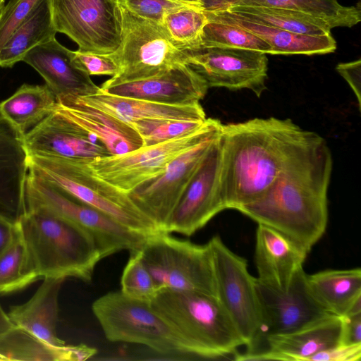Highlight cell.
I'll use <instances>...</instances> for the list:
<instances>
[{
  "label": "cell",
  "mask_w": 361,
  "mask_h": 361,
  "mask_svg": "<svg viewBox=\"0 0 361 361\" xmlns=\"http://www.w3.org/2000/svg\"><path fill=\"white\" fill-rule=\"evenodd\" d=\"M323 140L288 118L222 124L219 140L225 209L238 210L259 198L287 167Z\"/></svg>",
  "instance_id": "obj_1"
},
{
  "label": "cell",
  "mask_w": 361,
  "mask_h": 361,
  "mask_svg": "<svg viewBox=\"0 0 361 361\" xmlns=\"http://www.w3.org/2000/svg\"><path fill=\"white\" fill-rule=\"evenodd\" d=\"M332 164L331 153L323 140L287 167L259 198L238 211L310 252L326 229Z\"/></svg>",
  "instance_id": "obj_2"
},
{
  "label": "cell",
  "mask_w": 361,
  "mask_h": 361,
  "mask_svg": "<svg viewBox=\"0 0 361 361\" xmlns=\"http://www.w3.org/2000/svg\"><path fill=\"white\" fill-rule=\"evenodd\" d=\"M190 355L206 358L235 355L245 343L231 317L214 295L160 289L149 300Z\"/></svg>",
  "instance_id": "obj_3"
},
{
  "label": "cell",
  "mask_w": 361,
  "mask_h": 361,
  "mask_svg": "<svg viewBox=\"0 0 361 361\" xmlns=\"http://www.w3.org/2000/svg\"><path fill=\"white\" fill-rule=\"evenodd\" d=\"M17 223L40 279L92 280L102 258L87 231L41 208L26 209Z\"/></svg>",
  "instance_id": "obj_4"
},
{
  "label": "cell",
  "mask_w": 361,
  "mask_h": 361,
  "mask_svg": "<svg viewBox=\"0 0 361 361\" xmlns=\"http://www.w3.org/2000/svg\"><path fill=\"white\" fill-rule=\"evenodd\" d=\"M90 161L28 155V173L132 231L145 235L160 231L128 193L95 176L89 166Z\"/></svg>",
  "instance_id": "obj_5"
},
{
  "label": "cell",
  "mask_w": 361,
  "mask_h": 361,
  "mask_svg": "<svg viewBox=\"0 0 361 361\" xmlns=\"http://www.w3.org/2000/svg\"><path fill=\"white\" fill-rule=\"evenodd\" d=\"M92 309L106 338L111 342L144 345L163 355H190L149 300L114 291L97 299Z\"/></svg>",
  "instance_id": "obj_6"
},
{
  "label": "cell",
  "mask_w": 361,
  "mask_h": 361,
  "mask_svg": "<svg viewBox=\"0 0 361 361\" xmlns=\"http://www.w3.org/2000/svg\"><path fill=\"white\" fill-rule=\"evenodd\" d=\"M157 290L173 289L216 294L212 250L159 231L148 235L140 248Z\"/></svg>",
  "instance_id": "obj_7"
},
{
  "label": "cell",
  "mask_w": 361,
  "mask_h": 361,
  "mask_svg": "<svg viewBox=\"0 0 361 361\" xmlns=\"http://www.w3.org/2000/svg\"><path fill=\"white\" fill-rule=\"evenodd\" d=\"M120 7L123 18L122 42L117 50L110 54L118 66V71L107 82L142 80L176 66L188 64L189 52L177 48L160 24Z\"/></svg>",
  "instance_id": "obj_8"
},
{
  "label": "cell",
  "mask_w": 361,
  "mask_h": 361,
  "mask_svg": "<svg viewBox=\"0 0 361 361\" xmlns=\"http://www.w3.org/2000/svg\"><path fill=\"white\" fill-rule=\"evenodd\" d=\"M220 121L207 118L197 130L163 142L123 154L92 159L93 174L119 190L128 193L140 185L161 174L177 157L211 137L218 135Z\"/></svg>",
  "instance_id": "obj_9"
},
{
  "label": "cell",
  "mask_w": 361,
  "mask_h": 361,
  "mask_svg": "<svg viewBox=\"0 0 361 361\" xmlns=\"http://www.w3.org/2000/svg\"><path fill=\"white\" fill-rule=\"evenodd\" d=\"M25 209H44L85 229L94 238L102 259L121 250L140 249L148 235L128 228L30 173L25 184Z\"/></svg>",
  "instance_id": "obj_10"
},
{
  "label": "cell",
  "mask_w": 361,
  "mask_h": 361,
  "mask_svg": "<svg viewBox=\"0 0 361 361\" xmlns=\"http://www.w3.org/2000/svg\"><path fill=\"white\" fill-rule=\"evenodd\" d=\"M53 25L83 52L114 53L123 37V18L117 0H50Z\"/></svg>",
  "instance_id": "obj_11"
},
{
  "label": "cell",
  "mask_w": 361,
  "mask_h": 361,
  "mask_svg": "<svg viewBox=\"0 0 361 361\" xmlns=\"http://www.w3.org/2000/svg\"><path fill=\"white\" fill-rule=\"evenodd\" d=\"M212 254L217 297L237 327L247 348L257 338L261 324L256 278L245 258L215 235L208 242Z\"/></svg>",
  "instance_id": "obj_12"
},
{
  "label": "cell",
  "mask_w": 361,
  "mask_h": 361,
  "mask_svg": "<svg viewBox=\"0 0 361 361\" xmlns=\"http://www.w3.org/2000/svg\"><path fill=\"white\" fill-rule=\"evenodd\" d=\"M261 324L258 334L246 352L256 350L268 336L288 334L330 315L312 294L303 268L286 289L256 278Z\"/></svg>",
  "instance_id": "obj_13"
},
{
  "label": "cell",
  "mask_w": 361,
  "mask_h": 361,
  "mask_svg": "<svg viewBox=\"0 0 361 361\" xmlns=\"http://www.w3.org/2000/svg\"><path fill=\"white\" fill-rule=\"evenodd\" d=\"M219 134L184 152L161 174L128 193L160 231L165 232L173 212Z\"/></svg>",
  "instance_id": "obj_14"
},
{
  "label": "cell",
  "mask_w": 361,
  "mask_h": 361,
  "mask_svg": "<svg viewBox=\"0 0 361 361\" xmlns=\"http://www.w3.org/2000/svg\"><path fill=\"white\" fill-rule=\"evenodd\" d=\"M188 64L209 87L250 90L259 97L266 90L267 54L249 49L205 48L190 51Z\"/></svg>",
  "instance_id": "obj_15"
},
{
  "label": "cell",
  "mask_w": 361,
  "mask_h": 361,
  "mask_svg": "<svg viewBox=\"0 0 361 361\" xmlns=\"http://www.w3.org/2000/svg\"><path fill=\"white\" fill-rule=\"evenodd\" d=\"M219 135L198 168L165 228L190 236L226 209L221 190Z\"/></svg>",
  "instance_id": "obj_16"
},
{
  "label": "cell",
  "mask_w": 361,
  "mask_h": 361,
  "mask_svg": "<svg viewBox=\"0 0 361 361\" xmlns=\"http://www.w3.org/2000/svg\"><path fill=\"white\" fill-rule=\"evenodd\" d=\"M99 89L116 96L169 105H190L199 103L209 87L188 64H180L142 80L117 83L105 81Z\"/></svg>",
  "instance_id": "obj_17"
},
{
  "label": "cell",
  "mask_w": 361,
  "mask_h": 361,
  "mask_svg": "<svg viewBox=\"0 0 361 361\" xmlns=\"http://www.w3.org/2000/svg\"><path fill=\"white\" fill-rule=\"evenodd\" d=\"M28 155L92 160L111 155L93 135L85 131L54 109L23 135Z\"/></svg>",
  "instance_id": "obj_18"
},
{
  "label": "cell",
  "mask_w": 361,
  "mask_h": 361,
  "mask_svg": "<svg viewBox=\"0 0 361 361\" xmlns=\"http://www.w3.org/2000/svg\"><path fill=\"white\" fill-rule=\"evenodd\" d=\"M54 109L79 128L94 135L111 155L126 154L143 146L141 136L130 123L87 104L78 96L65 95L56 98Z\"/></svg>",
  "instance_id": "obj_19"
},
{
  "label": "cell",
  "mask_w": 361,
  "mask_h": 361,
  "mask_svg": "<svg viewBox=\"0 0 361 361\" xmlns=\"http://www.w3.org/2000/svg\"><path fill=\"white\" fill-rule=\"evenodd\" d=\"M22 61L42 77L56 98L84 97L99 90L90 76L77 65L74 51L62 45L56 37L31 49Z\"/></svg>",
  "instance_id": "obj_20"
},
{
  "label": "cell",
  "mask_w": 361,
  "mask_h": 361,
  "mask_svg": "<svg viewBox=\"0 0 361 361\" xmlns=\"http://www.w3.org/2000/svg\"><path fill=\"white\" fill-rule=\"evenodd\" d=\"M310 252L284 233L258 224L255 263L259 281L286 289L300 269Z\"/></svg>",
  "instance_id": "obj_21"
},
{
  "label": "cell",
  "mask_w": 361,
  "mask_h": 361,
  "mask_svg": "<svg viewBox=\"0 0 361 361\" xmlns=\"http://www.w3.org/2000/svg\"><path fill=\"white\" fill-rule=\"evenodd\" d=\"M28 154L23 135L0 115V213L17 220L25 211Z\"/></svg>",
  "instance_id": "obj_22"
},
{
  "label": "cell",
  "mask_w": 361,
  "mask_h": 361,
  "mask_svg": "<svg viewBox=\"0 0 361 361\" xmlns=\"http://www.w3.org/2000/svg\"><path fill=\"white\" fill-rule=\"evenodd\" d=\"M342 317L330 314L296 331L268 336L253 353L269 351L273 360L309 361L319 352L341 344Z\"/></svg>",
  "instance_id": "obj_23"
},
{
  "label": "cell",
  "mask_w": 361,
  "mask_h": 361,
  "mask_svg": "<svg viewBox=\"0 0 361 361\" xmlns=\"http://www.w3.org/2000/svg\"><path fill=\"white\" fill-rule=\"evenodd\" d=\"M35 294L26 302L10 307L7 313L15 326L23 329L43 341L54 345H65L56 334L59 295L65 278L45 277Z\"/></svg>",
  "instance_id": "obj_24"
},
{
  "label": "cell",
  "mask_w": 361,
  "mask_h": 361,
  "mask_svg": "<svg viewBox=\"0 0 361 361\" xmlns=\"http://www.w3.org/2000/svg\"><path fill=\"white\" fill-rule=\"evenodd\" d=\"M207 19L238 25L262 38L270 54H324L334 52L336 42L331 34L309 35L247 20L225 10L205 11Z\"/></svg>",
  "instance_id": "obj_25"
},
{
  "label": "cell",
  "mask_w": 361,
  "mask_h": 361,
  "mask_svg": "<svg viewBox=\"0 0 361 361\" xmlns=\"http://www.w3.org/2000/svg\"><path fill=\"white\" fill-rule=\"evenodd\" d=\"M87 104L126 122L147 118L204 121L200 102L190 105H169L147 100L110 94L99 90L80 97Z\"/></svg>",
  "instance_id": "obj_26"
},
{
  "label": "cell",
  "mask_w": 361,
  "mask_h": 361,
  "mask_svg": "<svg viewBox=\"0 0 361 361\" xmlns=\"http://www.w3.org/2000/svg\"><path fill=\"white\" fill-rule=\"evenodd\" d=\"M309 287L330 314L344 317L361 304V269H326L307 274Z\"/></svg>",
  "instance_id": "obj_27"
},
{
  "label": "cell",
  "mask_w": 361,
  "mask_h": 361,
  "mask_svg": "<svg viewBox=\"0 0 361 361\" xmlns=\"http://www.w3.org/2000/svg\"><path fill=\"white\" fill-rule=\"evenodd\" d=\"M96 353L85 344L54 346L16 326L0 337V360L81 361Z\"/></svg>",
  "instance_id": "obj_28"
},
{
  "label": "cell",
  "mask_w": 361,
  "mask_h": 361,
  "mask_svg": "<svg viewBox=\"0 0 361 361\" xmlns=\"http://www.w3.org/2000/svg\"><path fill=\"white\" fill-rule=\"evenodd\" d=\"M56 97L46 85H22L0 102V115L23 135L49 115Z\"/></svg>",
  "instance_id": "obj_29"
},
{
  "label": "cell",
  "mask_w": 361,
  "mask_h": 361,
  "mask_svg": "<svg viewBox=\"0 0 361 361\" xmlns=\"http://www.w3.org/2000/svg\"><path fill=\"white\" fill-rule=\"evenodd\" d=\"M50 0H44L11 36L0 50V67L11 68L22 61L33 48L56 37Z\"/></svg>",
  "instance_id": "obj_30"
},
{
  "label": "cell",
  "mask_w": 361,
  "mask_h": 361,
  "mask_svg": "<svg viewBox=\"0 0 361 361\" xmlns=\"http://www.w3.org/2000/svg\"><path fill=\"white\" fill-rule=\"evenodd\" d=\"M219 10L231 12L251 22L298 34H331V27L323 20L295 11L269 6L240 5H229Z\"/></svg>",
  "instance_id": "obj_31"
},
{
  "label": "cell",
  "mask_w": 361,
  "mask_h": 361,
  "mask_svg": "<svg viewBox=\"0 0 361 361\" xmlns=\"http://www.w3.org/2000/svg\"><path fill=\"white\" fill-rule=\"evenodd\" d=\"M229 5L269 6L302 12L323 20L331 29L351 27L361 20L360 2L345 6L337 0H234Z\"/></svg>",
  "instance_id": "obj_32"
},
{
  "label": "cell",
  "mask_w": 361,
  "mask_h": 361,
  "mask_svg": "<svg viewBox=\"0 0 361 361\" xmlns=\"http://www.w3.org/2000/svg\"><path fill=\"white\" fill-rule=\"evenodd\" d=\"M39 279L18 228L13 241L0 255V294L21 290Z\"/></svg>",
  "instance_id": "obj_33"
},
{
  "label": "cell",
  "mask_w": 361,
  "mask_h": 361,
  "mask_svg": "<svg viewBox=\"0 0 361 361\" xmlns=\"http://www.w3.org/2000/svg\"><path fill=\"white\" fill-rule=\"evenodd\" d=\"M207 21L202 8L188 6L167 13L160 25L177 48L190 52L201 49V36Z\"/></svg>",
  "instance_id": "obj_34"
},
{
  "label": "cell",
  "mask_w": 361,
  "mask_h": 361,
  "mask_svg": "<svg viewBox=\"0 0 361 361\" xmlns=\"http://www.w3.org/2000/svg\"><path fill=\"white\" fill-rule=\"evenodd\" d=\"M232 48L270 54L271 47L262 38L238 25L209 20L203 27L201 49Z\"/></svg>",
  "instance_id": "obj_35"
},
{
  "label": "cell",
  "mask_w": 361,
  "mask_h": 361,
  "mask_svg": "<svg viewBox=\"0 0 361 361\" xmlns=\"http://www.w3.org/2000/svg\"><path fill=\"white\" fill-rule=\"evenodd\" d=\"M206 119L195 121L147 118L130 123L141 136L143 146H149L192 133L199 129Z\"/></svg>",
  "instance_id": "obj_36"
},
{
  "label": "cell",
  "mask_w": 361,
  "mask_h": 361,
  "mask_svg": "<svg viewBox=\"0 0 361 361\" xmlns=\"http://www.w3.org/2000/svg\"><path fill=\"white\" fill-rule=\"evenodd\" d=\"M129 252L121 276V291L134 298L150 300L157 291L153 278L142 261L140 249Z\"/></svg>",
  "instance_id": "obj_37"
},
{
  "label": "cell",
  "mask_w": 361,
  "mask_h": 361,
  "mask_svg": "<svg viewBox=\"0 0 361 361\" xmlns=\"http://www.w3.org/2000/svg\"><path fill=\"white\" fill-rule=\"evenodd\" d=\"M44 0H10L0 10V50Z\"/></svg>",
  "instance_id": "obj_38"
},
{
  "label": "cell",
  "mask_w": 361,
  "mask_h": 361,
  "mask_svg": "<svg viewBox=\"0 0 361 361\" xmlns=\"http://www.w3.org/2000/svg\"><path fill=\"white\" fill-rule=\"evenodd\" d=\"M118 4L133 14L161 24L171 11L188 6L176 0H117Z\"/></svg>",
  "instance_id": "obj_39"
},
{
  "label": "cell",
  "mask_w": 361,
  "mask_h": 361,
  "mask_svg": "<svg viewBox=\"0 0 361 361\" xmlns=\"http://www.w3.org/2000/svg\"><path fill=\"white\" fill-rule=\"evenodd\" d=\"M75 61L78 67L90 75H115L118 66L109 54H98L90 52L74 51Z\"/></svg>",
  "instance_id": "obj_40"
},
{
  "label": "cell",
  "mask_w": 361,
  "mask_h": 361,
  "mask_svg": "<svg viewBox=\"0 0 361 361\" xmlns=\"http://www.w3.org/2000/svg\"><path fill=\"white\" fill-rule=\"evenodd\" d=\"M361 343L354 345L338 344L327 350L319 352L309 361H360Z\"/></svg>",
  "instance_id": "obj_41"
},
{
  "label": "cell",
  "mask_w": 361,
  "mask_h": 361,
  "mask_svg": "<svg viewBox=\"0 0 361 361\" xmlns=\"http://www.w3.org/2000/svg\"><path fill=\"white\" fill-rule=\"evenodd\" d=\"M336 71L345 80L354 92L358 105H361V60L340 63L336 67Z\"/></svg>",
  "instance_id": "obj_42"
},
{
  "label": "cell",
  "mask_w": 361,
  "mask_h": 361,
  "mask_svg": "<svg viewBox=\"0 0 361 361\" xmlns=\"http://www.w3.org/2000/svg\"><path fill=\"white\" fill-rule=\"evenodd\" d=\"M342 320L341 344L361 343V312L343 317Z\"/></svg>",
  "instance_id": "obj_43"
},
{
  "label": "cell",
  "mask_w": 361,
  "mask_h": 361,
  "mask_svg": "<svg viewBox=\"0 0 361 361\" xmlns=\"http://www.w3.org/2000/svg\"><path fill=\"white\" fill-rule=\"evenodd\" d=\"M18 231L17 220L0 213V255L13 241Z\"/></svg>",
  "instance_id": "obj_44"
},
{
  "label": "cell",
  "mask_w": 361,
  "mask_h": 361,
  "mask_svg": "<svg viewBox=\"0 0 361 361\" xmlns=\"http://www.w3.org/2000/svg\"><path fill=\"white\" fill-rule=\"evenodd\" d=\"M203 9L205 11H214L221 9L231 4L234 0H202Z\"/></svg>",
  "instance_id": "obj_45"
},
{
  "label": "cell",
  "mask_w": 361,
  "mask_h": 361,
  "mask_svg": "<svg viewBox=\"0 0 361 361\" xmlns=\"http://www.w3.org/2000/svg\"><path fill=\"white\" fill-rule=\"evenodd\" d=\"M14 326L8 314L4 311L0 304V337L6 334Z\"/></svg>",
  "instance_id": "obj_46"
},
{
  "label": "cell",
  "mask_w": 361,
  "mask_h": 361,
  "mask_svg": "<svg viewBox=\"0 0 361 361\" xmlns=\"http://www.w3.org/2000/svg\"><path fill=\"white\" fill-rule=\"evenodd\" d=\"M176 1L181 2V3L187 4V5H189V6H196V7H200V8H203V3H202V0H176Z\"/></svg>",
  "instance_id": "obj_47"
},
{
  "label": "cell",
  "mask_w": 361,
  "mask_h": 361,
  "mask_svg": "<svg viewBox=\"0 0 361 361\" xmlns=\"http://www.w3.org/2000/svg\"><path fill=\"white\" fill-rule=\"evenodd\" d=\"M4 3H5V1H4V0H0V10H1V8L4 6Z\"/></svg>",
  "instance_id": "obj_48"
},
{
  "label": "cell",
  "mask_w": 361,
  "mask_h": 361,
  "mask_svg": "<svg viewBox=\"0 0 361 361\" xmlns=\"http://www.w3.org/2000/svg\"><path fill=\"white\" fill-rule=\"evenodd\" d=\"M4 1H6V0H4Z\"/></svg>",
  "instance_id": "obj_49"
}]
</instances>
